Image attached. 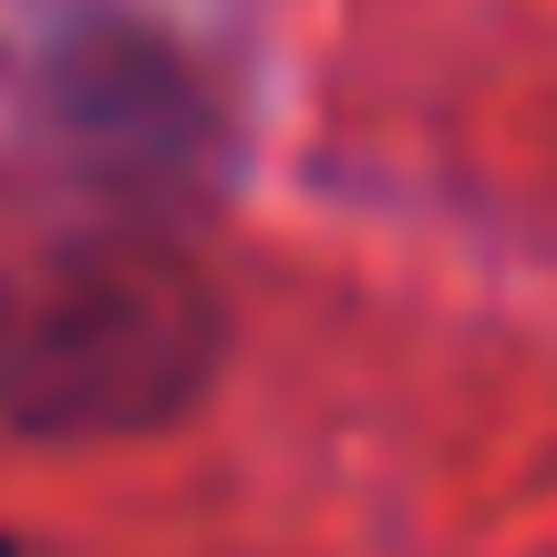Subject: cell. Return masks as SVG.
I'll use <instances>...</instances> for the list:
<instances>
[{"label":"cell","instance_id":"obj_2","mask_svg":"<svg viewBox=\"0 0 557 557\" xmlns=\"http://www.w3.org/2000/svg\"><path fill=\"white\" fill-rule=\"evenodd\" d=\"M0 557H11V547H0Z\"/></svg>","mask_w":557,"mask_h":557},{"label":"cell","instance_id":"obj_1","mask_svg":"<svg viewBox=\"0 0 557 557\" xmlns=\"http://www.w3.org/2000/svg\"><path fill=\"white\" fill-rule=\"evenodd\" d=\"M218 299L165 248H41L0 278V423L135 434L197 403Z\"/></svg>","mask_w":557,"mask_h":557}]
</instances>
